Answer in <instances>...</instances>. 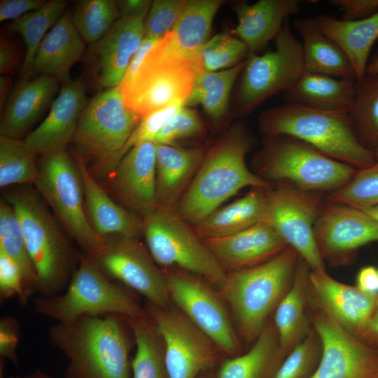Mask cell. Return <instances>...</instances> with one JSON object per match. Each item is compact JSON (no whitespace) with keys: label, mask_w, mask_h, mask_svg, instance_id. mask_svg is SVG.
Returning a JSON list of instances; mask_svg holds the SVG:
<instances>
[{"label":"cell","mask_w":378,"mask_h":378,"mask_svg":"<svg viewBox=\"0 0 378 378\" xmlns=\"http://www.w3.org/2000/svg\"><path fill=\"white\" fill-rule=\"evenodd\" d=\"M127 326L118 314L85 315L51 326L50 343L69 360L64 378H132Z\"/></svg>","instance_id":"obj_1"},{"label":"cell","mask_w":378,"mask_h":378,"mask_svg":"<svg viewBox=\"0 0 378 378\" xmlns=\"http://www.w3.org/2000/svg\"><path fill=\"white\" fill-rule=\"evenodd\" d=\"M251 144L244 128L237 126L204 155L178 200L176 213L181 218L196 225L243 188L272 186L246 166L245 156Z\"/></svg>","instance_id":"obj_2"},{"label":"cell","mask_w":378,"mask_h":378,"mask_svg":"<svg viewBox=\"0 0 378 378\" xmlns=\"http://www.w3.org/2000/svg\"><path fill=\"white\" fill-rule=\"evenodd\" d=\"M288 246L260 265L227 272L217 290L231 312L240 341L251 346L289 290L300 258Z\"/></svg>","instance_id":"obj_3"},{"label":"cell","mask_w":378,"mask_h":378,"mask_svg":"<svg viewBox=\"0 0 378 378\" xmlns=\"http://www.w3.org/2000/svg\"><path fill=\"white\" fill-rule=\"evenodd\" d=\"M259 120L267 136L296 138L356 169L377 162L373 151L358 140L348 111H324L286 103L265 111Z\"/></svg>","instance_id":"obj_4"},{"label":"cell","mask_w":378,"mask_h":378,"mask_svg":"<svg viewBox=\"0 0 378 378\" xmlns=\"http://www.w3.org/2000/svg\"><path fill=\"white\" fill-rule=\"evenodd\" d=\"M5 200L16 214L34 266L36 293L42 296L61 293L76 270V254L34 192H15Z\"/></svg>","instance_id":"obj_5"},{"label":"cell","mask_w":378,"mask_h":378,"mask_svg":"<svg viewBox=\"0 0 378 378\" xmlns=\"http://www.w3.org/2000/svg\"><path fill=\"white\" fill-rule=\"evenodd\" d=\"M66 287L62 294L36 296L34 312L64 323L85 315L136 318L147 314L130 289L112 281L86 255L80 257Z\"/></svg>","instance_id":"obj_6"},{"label":"cell","mask_w":378,"mask_h":378,"mask_svg":"<svg viewBox=\"0 0 378 378\" xmlns=\"http://www.w3.org/2000/svg\"><path fill=\"white\" fill-rule=\"evenodd\" d=\"M267 136L256 158L265 180L286 182L302 190L328 195L349 183L358 169L296 138Z\"/></svg>","instance_id":"obj_7"},{"label":"cell","mask_w":378,"mask_h":378,"mask_svg":"<svg viewBox=\"0 0 378 378\" xmlns=\"http://www.w3.org/2000/svg\"><path fill=\"white\" fill-rule=\"evenodd\" d=\"M142 232L155 262L201 277L217 290L227 273L195 230L172 209L160 205L143 216Z\"/></svg>","instance_id":"obj_8"},{"label":"cell","mask_w":378,"mask_h":378,"mask_svg":"<svg viewBox=\"0 0 378 378\" xmlns=\"http://www.w3.org/2000/svg\"><path fill=\"white\" fill-rule=\"evenodd\" d=\"M141 119L125 104L120 86L98 93L87 104L74 136L76 155L86 164L111 174Z\"/></svg>","instance_id":"obj_9"},{"label":"cell","mask_w":378,"mask_h":378,"mask_svg":"<svg viewBox=\"0 0 378 378\" xmlns=\"http://www.w3.org/2000/svg\"><path fill=\"white\" fill-rule=\"evenodd\" d=\"M35 183L85 255H94L104 239L97 234L88 218L80 172L66 150L42 156Z\"/></svg>","instance_id":"obj_10"},{"label":"cell","mask_w":378,"mask_h":378,"mask_svg":"<svg viewBox=\"0 0 378 378\" xmlns=\"http://www.w3.org/2000/svg\"><path fill=\"white\" fill-rule=\"evenodd\" d=\"M323 194L278 182L265 190L262 222L299 253L312 270L326 271L315 241L314 227L324 203Z\"/></svg>","instance_id":"obj_11"},{"label":"cell","mask_w":378,"mask_h":378,"mask_svg":"<svg viewBox=\"0 0 378 378\" xmlns=\"http://www.w3.org/2000/svg\"><path fill=\"white\" fill-rule=\"evenodd\" d=\"M275 49L262 55L248 54L238 92L239 111H251L280 92H286L304 71L301 42L287 20L274 39Z\"/></svg>","instance_id":"obj_12"},{"label":"cell","mask_w":378,"mask_h":378,"mask_svg":"<svg viewBox=\"0 0 378 378\" xmlns=\"http://www.w3.org/2000/svg\"><path fill=\"white\" fill-rule=\"evenodd\" d=\"M172 302L227 357L241 354L239 335L219 292L204 279L177 270H162Z\"/></svg>","instance_id":"obj_13"},{"label":"cell","mask_w":378,"mask_h":378,"mask_svg":"<svg viewBox=\"0 0 378 378\" xmlns=\"http://www.w3.org/2000/svg\"><path fill=\"white\" fill-rule=\"evenodd\" d=\"M145 309L162 337L169 378H198L215 368L223 354L175 305L159 307L146 302Z\"/></svg>","instance_id":"obj_14"},{"label":"cell","mask_w":378,"mask_h":378,"mask_svg":"<svg viewBox=\"0 0 378 378\" xmlns=\"http://www.w3.org/2000/svg\"><path fill=\"white\" fill-rule=\"evenodd\" d=\"M204 71L201 59H145L135 76L119 86L127 106L142 118L174 103H185Z\"/></svg>","instance_id":"obj_15"},{"label":"cell","mask_w":378,"mask_h":378,"mask_svg":"<svg viewBox=\"0 0 378 378\" xmlns=\"http://www.w3.org/2000/svg\"><path fill=\"white\" fill-rule=\"evenodd\" d=\"M308 316L322 346L310 378H378V350L341 326L310 296Z\"/></svg>","instance_id":"obj_16"},{"label":"cell","mask_w":378,"mask_h":378,"mask_svg":"<svg viewBox=\"0 0 378 378\" xmlns=\"http://www.w3.org/2000/svg\"><path fill=\"white\" fill-rule=\"evenodd\" d=\"M108 277L114 279L159 307L171 304L164 274L137 237L104 239L100 249L88 257Z\"/></svg>","instance_id":"obj_17"},{"label":"cell","mask_w":378,"mask_h":378,"mask_svg":"<svg viewBox=\"0 0 378 378\" xmlns=\"http://www.w3.org/2000/svg\"><path fill=\"white\" fill-rule=\"evenodd\" d=\"M314 234L323 262L332 267L345 266L353 262L360 247L378 241V220L360 209L326 200Z\"/></svg>","instance_id":"obj_18"},{"label":"cell","mask_w":378,"mask_h":378,"mask_svg":"<svg viewBox=\"0 0 378 378\" xmlns=\"http://www.w3.org/2000/svg\"><path fill=\"white\" fill-rule=\"evenodd\" d=\"M144 20L120 18L103 38L91 44L87 65L98 87L108 89L120 85L144 39Z\"/></svg>","instance_id":"obj_19"},{"label":"cell","mask_w":378,"mask_h":378,"mask_svg":"<svg viewBox=\"0 0 378 378\" xmlns=\"http://www.w3.org/2000/svg\"><path fill=\"white\" fill-rule=\"evenodd\" d=\"M223 3L221 0L186 1L174 27L158 41L145 59H200L201 50L209 41L214 18Z\"/></svg>","instance_id":"obj_20"},{"label":"cell","mask_w":378,"mask_h":378,"mask_svg":"<svg viewBox=\"0 0 378 378\" xmlns=\"http://www.w3.org/2000/svg\"><path fill=\"white\" fill-rule=\"evenodd\" d=\"M86 105L83 82L71 78L62 84L48 116L24 142L36 155L66 150V145L73 140Z\"/></svg>","instance_id":"obj_21"},{"label":"cell","mask_w":378,"mask_h":378,"mask_svg":"<svg viewBox=\"0 0 378 378\" xmlns=\"http://www.w3.org/2000/svg\"><path fill=\"white\" fill-rule=\"evenodd\" d=\"M111 174L118 195L142 217L157 206L155 142L146 141L133 147Z\"/></svg>","instance_id":"obj_22"},{"label":"cell","mask_w":378,"mask_h":378,"mask_svg":"<svg viewBox=\"0 0 378 378\" xmlns=\"http://www.w3.org/2000/svg\"><path fill=\"white\" fill-rule=\"evenodd\" d=\"M204 241L227 273L263 263L288 246L263 222L231 235Z\"/></svg>","instance_id":"obj_23"},{"label":"cell","mask_w":378,"mask_h":378,"mask_svg":"<svg viewBox=\"0 0 378 378\" xmlns=\"http://www.w3.org/2000/svg\"><path fill=\"white\" fill-rule=\"evenodd\" d=\"M311 298L350 333L357 335L370 317L376 296L357 286L341 283L326 271L312 270L309 276Z\"/></svg>","instance_id":"obj_24"},{"label":"cell","mask_w":378,"mask_h":378,"mask_svg":"<svg viewBox=\"0 0 378 378\" xmlns=\"http://www.w3.org/2000/svg\"><path fill=\"white\" fill-rule=\"evenodd\" d=\"M300 0H260L253 4H235L238 23L234 35L255 53L269 41L275 39L285 22L300 10Z\"/></svg>","instance_id":"obj_25"},{"label":"cell","mask_w":378,"mask_h":378,"mask_svg":"<svg viewBox=\"0 0 378 378\" xmlns=\"http://www.w3.org/2000/svg\"><path fill=\"white\" fill-rule=\"evenodd\" d=\"M57 91V80L48 75L21 83L4 106L1 136L20 139L41 116Z\"/></svg>","instance_id":"obj_26"},{"label":"cell","mask_w":378,"mask_h":378,"mask_svg":"<svg viewBox=\"0 0 378 378\" xmlns=\"http://www.w3.org/2000/svg\"><path fill=\"white\" fill-rule=\"evenodd\" d=\"M76 163L90 221L97 234L102 239L137 237L142 231V220L111 199L92 177L83 159L77 155Z\"/></svg>","instance_id":"obj_27"},{"label":"cell","mask_w":378,"mask_h":378,"mask_svg":"<svg viewBox=\"0 0 378 378\" xmlns=\"http://www.w3.org/2000/svg\"><path fill=\"white\" fill-rule=\"evenodd\" d=\"M85 51L83 40L71 16L63 15L44 37L36 53L33 71L50 76L62 84L71 79L70 70Z\"/></svg>","instance_id":"obj_28"},{"label":"cell","mask_w":378,"mask_h":378,"mask_svg":"<svg viewBox=\"0 0 378 378\" xmlns=\"http://www.w3.org/2000/svg\"><path fill=\"white\" fill-rule=\"evenodd\" d=\"M309 265L300 257L292 285L274 312L279 347L286 356L309 333Z\"/></svg>","instance_id":"obj_29"},{"label":"cell","mask_w":378,"mask_h":378,"mask_svg":"<svg viewBox=\"0 0 378 378\" xmlns=\"http://www.w3.org/2000/svg\"><path fill=\"white\" fill-rule=\"evenodd\" d=\"M293 26L302 38L305 71L356 80L346 55L323 31L316 18H296Z\"/></svg>","instance_id":"obj_30"},{"label":"cell","mask_w":378,"mask_h":378,"mask_svg":"<svg viewBox=\"0 0 378 378\" xmlns=\"http://www.w3.org/2000/svg\"><path fill=\"white\" fill-rule=\"evenodd\" d=\"M356 88L354 79L339 78L304 71L297 83L284 92L286 103L324 111H348Z\"/></svg>","instance_id":"obj_31"},{"label":"cell","mask_w":378,"mask_h":378,"mask_svg":"<svg viewBox=\"0 0 378 378\" xmlns=\"http://www.w3.org/2000/svg\"><path fill=\"white\" fill-rule=\"evenodd\" d=\"M204 155L202 148L186 149L156 144L158 205L172 208L180 200L183 190L190 184Z\"/></svg>","instance_id":"obj_32"},{"label":"cell","mask_w":378,"mask_h":378,"mask_svg":"<svg viewBox=\"0 0 378 378\" xmlns=\"http://www.w3.org/2000/svg\"><path fill=\"white\" fill-rule=\"evenodd\" d=\"M316 20L323 31L346 55L354 71L356 81L367 74L368 58L378 38V12L362 20L349 21L328 15Z\"/></svg>","instance_id":"obj_33"},{"label":"cell","mask_w":378,"mask_h":378,"mask_svg":"<svg viewBox=\"0 0 378 378\" xmlns=\"http://www.w3.org/2000/svg\"><path fill=\"white\" fill-rule=\"evenodd\" d=\"M285 358L273 319H270L246 352L220 362L216 378H273Z\"/></svg>","instance_id":"obj_34"},{"label":"cell","mask_w":378,"mask_h":378,"mask_svg":"<svg viewBox=\"0 0 378 378\" xmlns=\"http://www.w3.org/2000/svg\"><path fill=\"white\" fill-rule=\"evenodd\" d=\"M265 190L253 188L232 203L219 207L196 225L195 232L204 240L231 235L262 222Z\"/></svg>","instance_id":"obj_35"},{"label":"cell","mask_w":378,"mask_h":378,"mask_svg":"<svg viewBox=\"0 0 378 378\" xmlns=\"http://www.w3.org/2000/svg\"><path fill=\"white\" fill-rule=\"evenodd\" d=\"M125 319L136 345V352L131 364L132 378H169L164 360L163 342L148 315Z\"/></svg>","instance_id":"obj_36"},{"label":"cell","mask_w":378,"mask_h":378,"mask_svg":"<svg viewBox=\"0 0 378 378\" xmlns=\"http://www.w3.org/2000/svg\"><path fill=\"white\" fill-rule=\"evenodd\" d=\"M245 61L226 70L204 71L196 78L185 106L200 104L214 120L225 114L233 84L243 70Z\"/></svg>","instance_id":"obj_37"},{"label":"cell","mask_w":378,"mask_h":378,"mask_svg":"<svg viewBox=\"0 0 378 378\" xmlns=\"http://www.w3.org/2000/svg\"><path fill=\"white\" fill-rule=\"evenodd\" d=\"M66 4L62 0L47 1L39 9L28 13L10 24V29L21 34L26 46L22 65L25 77L33 72L34 60L38 47L48 29L62 18Z\"/></svg>","instance_id":"obj_38"},{"label":"cell","mask_w":378,"mask_h":378,"mask_svg":"<svg viewBox=\"0 0 378 378\" xmlns=\"http://www.w3.org/2000/svg\"><path fill=\"white\" fill-rule=\"evenodd\" d=\"M360 142L372 150L378 142V73L356 82L355 94L349 110Z\"/></svg>","instance_id":"obj_39"},{"label":"cell","mask_w":378,"mask_h":378,"mask_svg":"<svg viewBox=\"0 0 378 378\" xmlns=\"http://www.w3.org/2000/svg\"><path fill=\"white\" fill-rule=\"evenodd\" d=\"M0 251L20 267L24 278L27 293H36V272L29 255L24 235L12 206L5 200L0 203Z\"/></svg>","instance_id":"obj_40"},{"label":"cell","mask_w":378,"mask_h":378,"mask_svg":"<svg viewBox=\"0 0 378 378\" xmlns=\"http://www.w3.org/2000/svg\"><path fill=\"white\" fill-rule=\"evenodd\" d=\"M71 16L83 41L91 44L103 38L121 18L112 0L78 1Z\"/></svg>","instance_id":"obj_41"},{"label":"cell","mask_w":378,"mask_h":378,"mask_svg":"<svg viewBox=\"0 0 378 378\" xmlns=\"http://www.w3.org/2000/svg\"><path fill=\"white\" fill-rule=\"evenodd\" d=\"M36 156L24 140L1 136V188L14 184L35 183L38 174Z\"/></svg>","instance_id":"obj_42"},{"label":"cell","mask_w":378,"mask_h":378,"mask_svg":"<svg viewBox=\"0 0 378 378\" xmlns=\"http://www.w3.org/2000/svg\"><path fill=\"white\" fill-rule=\"evenodd\" d=\"M325 199L358 209L378 205V162L357 169L349 183L326 195Z\"/></svg>","instance_id":"obj_43"},{"label":"cell","mask_w":378,"mask_h":378,"mask_svg":"<svg viewBox=\"0 0 378 378\" xmlns=\"http://www.w3.org/2000/svg\"><path fill=\"white\" fill-rule=\"evenodd\" d=\"M320 337L312 327L307 336L286 356L273 378H310L321 356Z\"/></svg>","instance_id":"obj_44"},{"label":"cell","mask_w":378,"mask_h":378,"mask_svg":"<svg viewBox=\"0 0 378 378\" xmlns=\"http://www.w3.org/2000/svg\"><path fill=\"white\" fill-rule=\"evenodd\" d=\"M248 54L246 45L237 36L220 34L204 44L200 58L205 71H218L243 62L241 60Z\"/></svg>","instance_id":"obj_45"},{"label":"cell","mask_w":378,"mask_h":378,"mask_svg":"<svg viewBox=\"0 0 378 378\" xmlns=\"http://www.w3.org/2000/svg\"><path fill=\"white\" fill-rule=\"evenodd\" d=\"M184 106V102H176L142 118L117 156L114 168L122 158L133 147L146 141L154 142L160 130Z\"/></svg>","instance_id":"obj_46"},{"label":"cell","mask_w":378,"mask_h":378,"mask_svg":"<svg viewBox=\"0 0 378 378\" xmlns=\"http://www.w3.org/2000/svg\"><path fill=\"white\" fill-rule=\"evenodd\" d=\"M186 1L155 0L152 1L144 24V37L161 38L172 30Z\"/></svg>","instance_id":"obj_47"},{"label":"cell","mask_w":378,"mask_h":378,"mask_svg":"<svg viewBox=\"0 0 378 378\" xmlns=\"http://www.w3.org/2000/svg\"><path fill=\"white\" fill-rule=\"evenodd\" d=\"M204 132V125L200 117L184 106L160 130L154 142L172 145L178 140L198 136Z\"/></svg>","instance_id":"obj_48"},{"label":"cell","mask_w":378,"mask_h":378,"mask_svg":"<svg viewBox=\"0 0 378 378\" xmlns=\"http://www.w3.org/2000/svg\"><path fill=\"white\" fill-rule=\"evenodd\" d=\"M18 296L22 306L27 304V293L23 273L19 265L0 251V298L1 300Z\"/></svg>","instance_id":"obj_49"},{"label":"cell","mask_w":378,"mask_h":378,"mask_svg":"<svg viewBox=\"0 0 378 378\" xmlns=\"http://www.w3.org/2000/svg\"><path fill=\"white\" fill-rule=\"evenodd\" d=\"M20 340V326L11 316H4L0 321V356L18 365L16 349Z\"/></svg>","instance_id":"obj_50"},{"label":"cell","mask_w":378,"mask_h":378,"mask_svg":"<svg viewBox=\"0 0 378 378\" xmlns=\"http://www.w3.org/2000/svg\"><path fill=\"white\" fill-rule=\"evenodd\" d=\"M328 4L342 12L344 20H362L378 12V0H330Z\"/></svg>","instance_id":"obj_51"},{"label":"cell","mask_w":378,"mask_h":378,"mask_svg":"<svg viewBox=\"0 0 378 378\" xmlns=\"http://www.w3.org/2000/svg\"><path fill=\"white\" fill-rule=\"evenodd\" d=\"M47 1L43 0H1L0 1V21L16 20L36 10Z\"/></svg>","instance_id":"obj_52"},{"label":"cell","mask_w":378,"mask_h":378,"mask_svg":"<svg viewBox=\"0 0 378 378\" xmlns=\"http://www.w3.org/2000/svg\"><path fill=\"white\" fill-rule=\"evenodd\" d=\"M19 54L14 43L1 36L0 41V72L1 75L13 73L18 66Z\"/></svg>","instance_id":"obj_53"},{"label":"cell","mask_w":378,"mask_h":378,"mask_svg":"<svg viewBox=\"0 0 378 378\" xmlns=\"http://www.w3.org/2000/svg\"><path fill=\"white\" fill-rule=\"evenodd\" d=\"M160 39V38H144L139 48L131 59L126 74L121 83H127L135 76L148 53Z\"/></svg>","instance_id":"obj_54"},{"label":"cell","mask_w":378,"mask_h":378,"mask_svg":"<svg viewBox=\"0 0 378 378\" xmlns=\"http://www.w3.org/2000/svg\"><path fill=\"white\" fill-rule=\"evenodd\" d=\"M356 286L362 292L372 296L378 295V269L372 265L362 267L356 276Z\"/></svg>","instance_id":"obj_55"},{"label":"cell","mask_w":378,"mask_h":378,"mask_svg":"<svg viewBox=\"0 0 378 378\" xmlns=\"http://www.w3.org/2000/svg\"><path fill=\"white\" fill-rule=\"evenodd\" d=\"M121 18L144 19L152 2L148 0H121L116 1Z\"/></svg>","instance_id":"obj_56"},{"label":"cell","mask_w":378,"mask_h":378,"mask_svg":"<svg viewBox=\"0 0 378 378\" xmlns=\"http://www.w3.org/2000/svg\"><path fill=\"white\" fill-rule=\"evenodd\" d=\"M361 341L378 350V295L370 317L356 335Z\"/></svg>","instance_id":"obj_57"},{"label":"cell","mask_w":378,"mask_h":378,"mask_svg":"<svg viewBox=\"0 0 378 378\" xmlns=\"http://www.w3.org/2000/svg\"><path fill=\"white\" fill-rule=\"evenodd\" d=\"M12 80L10 77L7 75H1L0 76V101H1V108L4 104L5 99L7 95L8 89L11 85Z\"/></svg>","instance_id":"obj_58"},{"label":"cell","mask_w":378,"mask_h":378,"mask_svg":"<svg viewBox=\"0 0 378 378\" xmlns=\"http://www.w3.org/2000/svg\"><path fill=\"white\" fill-rule=\"evenodd\" d=\"M15 378H53L43 371L36 369L33 372L24 376H16Z\"/></svg>","instance_id":"obj_59"},{"label":"cell","mask_w":378,"mask_h":378,"mask_svg":"<svg viewBox=\"0 0 378 378\" xmlns=\"http://www.w3.org/2000/svg\"><path fill=\"white\" fill-rule=\"evenodd\" d=\"M366 214L378 220V205L360 209Z\"/></svg>","instance_id":"obj_60"},{"label":"cell","mask_w":378,"mask_h":378,"mask_svg":"<svg viewBox=\"0 0 378 378\" xmlns=\"http://www.w3.org/2000/svg\"><path fill=\"white\" fill-rule=\"evenodd\" d=\"M376 73H378V57L370 63H368L367 68V74H372Z\"/></svg>","instance_id":"obj_61"},{"label":"cell","mask_w":378,"mask_h":378,"mask_svg":"<svg viewBox=\"0 0 378 378\" xmlns=\"http://www.w3.org/2000/svg\"><path fill=\"white\" fill-rule=\"evenodd\" d=\"M198 378H216V372L214 368L204 372L199 376Z\"/></svg>","instance_id":"obj_62"},{"label":"cell","mask_w":378,"mask_h":378,"mask_svg":"<svg viewBox=\"0 0 378 378\" xmlns=\"http://www.w3.org/2000/svg\"><path fill=\"white\" fill-rule=\"evenodd\" d=\"M5 358H0V378H4V365H5ZM9 378H15L14 377H10Z\"/></svg>","instance_id":"obj_63"},{"label":"cell","mask_w":378,"mask_h":378,"mask_svg":"<svg viewBox=\"0 0 378 378\" xmlns=\"http://www.w3.org/2000/svg\"><path fill=\"white\" fill-rule=\"evenodd\" d=\"M372 150L373 151L376 161L378 162V142L374 146Z\"/></svg>","instance_id":"obj_64"}]
</instances>
